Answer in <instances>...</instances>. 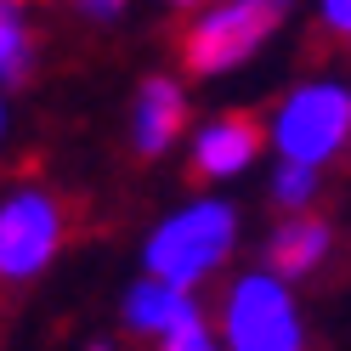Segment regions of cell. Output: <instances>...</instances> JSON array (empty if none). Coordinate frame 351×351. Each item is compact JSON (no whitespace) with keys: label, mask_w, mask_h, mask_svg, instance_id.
Wrapping results in <instances>:
<instances>
[{"label":"cell","mask_w":351,"mask_h":351,"mask_svg":"<svg viewBox=\"0 0 351 351\" xmlns=\"http://www.w3.org/2000/svg\"><path fill=\"white\" fill-rule=\"evenodd\" d=\"M232 244H238V210L227 199H193L187 210L165 215V227L147 238L142 261H147V272L193 289L232 255Z\"/></svg>","instance_id":"6da1fadb"},{"label":"cell","mask_w":351,"mask_h":351,"mask_svg":"<svg viewBox=\"0 0 351 351\" xmlns=\"http://www.w3.org/2000/svg\"><path fill=\"white\" fill-rule=\"evenodd\" d=\"M283 17H289V0H227V6H210L182 34V69L199 80L238 69V62H250L267 46L272 29H283Z\"/></svg>","instance_id":"7a4b0ae2"},{"label":"cell","mask_w":351,"mask_h":351,"mask_svg":"<svg viewBox=\"0 0 351 351\" xmlns=\"http://www.w3.org/2000/svg\"><path fill=\"white\" fill-rule=\"evenodd\" d=\"M221 328L232 351H306V323L289 295V278L244 272L221 300Z\"/></svg>","instance_id":"3957f363"},{"label":"cell","mask_w":351,"mask_h":351,"mask_svg":"<svg viewBox=\"0 0 351 351\" xmlns=\"http://www.w3.org/2000/svg\"><path fill=\"white\" fill-rule=\"evenodd\" d=\"M267 136L278 147V159H306V165H328L335 153L351 142V91L335 80H312L300 85L289 102L272 108Z\"/></svg>","instance_id":"277c9868"},{"label":"cell","mask_w":351,"mask_h":351,"mask_svg":"<svg viewBox=\"0 0 351 351\" xmlns=\"http://www.w3.org/2000/svg\"><path fill=\"white\" fill-rule=\"evenodd\" d=\"M69 238V215L46 187H17L0 199V283H29L51 267Z\"/></svg>","instance_id":"5b68a950"},{"label":"cell","mask_w":351,"mask_h":351,"mask_svg":"<svg viewBox=\"0 0 351 351\" xmlns=\"http://www.w3.org/2000/svg\"><path fill=\"white\" fill-rule=\"evenodd\" d=\"M261 142H272V136H267V125L255 114H221V119H210L199 136H193V170H199L204 182L238 176V170L255 165Z\"/></svg>","instance_id":"8992f818"},{"label":"cell","mask_w":351,"mask_h":351,"mask_svg":"<svg viewBox=\"0 0 351 351\" xmlns=\"http://www.w3.org/2000/svg\"><path fill=\"white\" fill-rule=\"evenodd\" d=\"M182 125H187V97H182V85H176L170 74L142 80L136 108H130V142H136V153H142V159L165 153L176 136H182Z\"/></svg>","instance_id":"52a82bcc"},{"label":"cell","mask_w":351,"mask_h":351,"mask_svg":"<svg viewBox=\"0 0 351 351\" xmlns=\"http://www.w3.org/2000/svg\"><path fill=\"white\" fill-rule=\"evenodd\" d=\"M193 312H199L193 289H182V283H170L159 272H147L142 283H130V295H125V328H130V335H153V340H159L165 328H176Z\"/></svg>","instance_id":"ba28073f"},{"label":"cell","mask_w":351,"mask_h":351,"mask_svg":"<svg viewBox=\"0 0 351 351\" xmlns=\"http://www.w3.org/2000/svg\"><path fill=\"white\" fill-rule=\"evenodd\" d=\"M328 221H317V215H295V221H283L272 238H267V267L278 278H306L317 267V261L328 255Z\"/></svg>","instance_id":"9c48e42d"},{"label":"cell","mask_w":351,"mask_h":351,"mask_svg":"<svg viewBox=\"0 0 351 351\" xmlns=\"http://www.w3.org/2000/svg\"><path fill=\"white\" fill-rule=\"evenodd\" d=\"M34 74V34L23 0H0V85H23Z\"/></svg>","instance_id":"30bf717a"},{"label":"cell","mask_w":351,"mask_h":351,"mask_svg":"<svg viewBox=\"0 0 351 351\" xmlns=\"http://www.w3.org/2000/svg\"><path fill=\"white\" fill-rule=\"evenodd\" d=\"M272 199L283 210H306L317 199V165H306V159H278L272 170Z\"/></svg>","instance_id":"8fae6325"},{"label":"cell","mask_w":351,"mask_h":351,"mask_svg":"<svg viewBox=\"0 0 351 351\" xmlns=\"http://www.w3.org/2000/svg\"><path fill=\"white\" fill-rule=\"evenodd\" d=\"M159 351H221V346H215L204 312H193V317H182L176 328H165V335H159Z\"/></svg>","instance_id":"7c38bea8"},{"label":"cell","mask_w":351,"mask_h":351,"mask_svg":"<svg viewBox=\"0 0 351 351\" xmlns=\"http://www.w3.org/2000/svg\"><path fill=\"white\" fill-rule=\"evenodd\" d=\"M74 6L91 17V23H114V17L125 12V0H74Z\"/></svg>","instance_id":"4fadbf2b"},{"label":"cell","mask_w":351,"mask_h":351,"mask_svg":"<svg viewBox=\"0 0 351 351\" xmlns=\"http://www.w3.org/2000/svg\"><path fill=\"white\" fill-rule=\"evenodd\" d=\"M323 23L335 34H351V0H323Z\"/></svg>","instance_id":"5bb4252c"},{"label":"cell","mask_w":351,"mask_h":351,"mask_svg":"<svg viewBox=\"0 0 351 351\" xmlns=\"http://www.w3.org/2000/svg\"><path fill=\"white\" fill-rule=\"evenodd\" d=\"M0 136H6V102H0Z\"/></svg>","instance_id":"9a60e30c"},{"label":"cell","mask_w":351,"mask_h":351,"mask_svg":"<svg viewBox=\"0 0 351 351\" xmlns=\"http://www.w3.org/2000/svg\"><path fill=\"white\" fill-rule=\"evenodd\" d=\"M170 6H199V0H170Z\"/></svg>","instance_id":"2e32d148"},{"label":"cell","mask_w":351,"mask_h":351,"mask_svg":"<svg viewBox=\"0 0 351 351\" xmlns=\"http://www.w3.org/2000/svg\"><path fill=\"white\" fill-rule=\"evenodd\" d=\"M85 351H108V346H85Z\"/></svg>","instance_id":"e0dca14e"}]
</instances>
